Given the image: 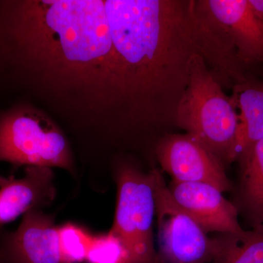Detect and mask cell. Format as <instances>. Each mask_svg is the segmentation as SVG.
<instances>
[{
	"instance_id": "6da1fadb",
	"label": "cell",
	"mask_w": 263,
	"mask_h": 263,
	"mask_svg": "<svg viewBox=\"0 0 263 263\" xmlns=\"http://www.w3.org/2000/svg\"><path fill=\"white\" fill-rule=\"evenodd\" d=\"M112 56L105 0H0V110L40 95L109 122Z\"/></svg>"
},
{
	"instance_id": "7a4b0ae2",
	"label": "cell",
	"mask_w": 263,
	"mask_h": 263,
	"mask_svg": "<svg viewBox=\"0 0 263 263\" xmlns=\"http://www.w3.org/2000/svg\"><path fill=\"white\" fill-rule=\"evenodd\" d=\"M113 46L110 124L176 126L190 64L212 60L209 29L195 0H105Z\"/></svg>"
},
{
	"instance_id": "3957f363",
	"label": "cell",
	"mask_w": 263,
	"mask_h": 263,
	"mask_svg": "<svg viewBox=\"0 0 263 263\" xmlns=\"http://www.w3.org/2000/svg\"><path fill=\"white\" fill-rule=\"evenodd\" d=\"M238 125L234 100L226 94L202 55L195 54L176 114V127L206 147L226 168L237 160Z\"/></svg>"
},
{
	"instance_id": "277c9868",
	"label": "cell",
	"mask_w": 263,
	"mask_h": 263,
	"mask_svg": "<svg viewBox=\"0 0 263 263\" xmlns=\"http://www.w3.org/2000/svg\"><path fill=\"white\" fill-rule=\"evenodd\" d=\"M0 162L17 167L73 168L65 136L46 114L30 103L0 110Z\"/></svg>"
},
{
	"instance_id": "5b68a950",
	"label": "cell",
	"mask_w": 263,
	"mask_h": 263,
	"mask_svg": "<svg viewBox=\"0 0 263 263\" xmlns=\"http://www.w3.org/2000/svg\"><path fill=\"white\" fill-rule=\"evenodd\" d=\"M118 197L112 233L129 251L133 263H162L155 249V181L152 171L144 174L129 164L117 173Z\"/></svg>"
},
{
	"instance_id": "8992f818",
	"label": "cell",
	"mask_w": 263,
	"mask_h": 263,
	"mask_svg": "<svg viewBox=\"0 0 263 263\" xmlns=\"http://www.w3.org/2000/svg\"><path fill=\"white\" fill-rule=\"evenodd\" d=\"M158 253L162 263H210L219 252L218 237L211 238L195 219L175 202L163 176L152 169Z\"/></svg>"
},
{
	"instance_id": "52a82bcc",
	"label": "cell",
	"mask_w": 263,
	"mask_h": 263,
	"mask_svg": "<svg viewBox=\"0 0 263 263\" xmlns=\"http://www.w3.org/2000/svg\"><path fill=\"white\" fill-rule=\"evenodd\" d=\"M157 155L162 170L174 181L208 183L222 193L231 190L224 165L187 133L166 135L159 141Z\"/></svg>"
},
{
	"instance_id": "ba28073f",
	"label": "cell",
	"mask_w": 263,
	"mask_h": 263,
	"mask_svg": "<svg viewBox=\"0 0 263 263\" xmlns=\"http://www.w3.org/2000/svg\"><path fill=\"white\" fill-rule=\"evenodd\" d=\"M199 3L228 37L243 65L263 64V24L249 0H199Z\"/></svg>"
},
{
	"instance_id": "9c48e42d",
	"label": "cell",
	"mask_w": 263,
	"mask_h": 263,
	"mask_svg": "<svg viewBox=\"0 0 263 263\" xmlns=\"http://www.w3.org/2000/svg\"><path fill=\"white\" fill-rule=\"evenodd\" d=\"M58 229L51 216L26 213L18 229L0 236V263H62Z\"/></svg>"
},
{
	"instance_id": "30bf717a",
	"label": "cell",
	"mask_w": 263,
	"mask_h": 263,
	"mask_svg": "<svg viewBox=\"0 0 263 263\" xmlns=\"http://www.w3.org/2000/svg\"><path fill=\"white\" fill-rule=\"evenodd\" d=\"M168 190L175 202L195 219L205 233L237 234L243 232L238 209L215 186L173 180Z\"/></svg>"
},
{
	"instance_id": "8fae6325",
	"label": "cell",
	"mask_w": 263,
	"mask_h": 263,
	"mask_svg": "<svg viewBox=\"0 0 263 263\" xmlns=\"http://www.w3.org/2000/svg\"><path fill=\"white\" fill-rule=\"evenodd\" d=\"M55 194L51 168L29 166L23 178H13L0 189V224L47 205L53 201Z\"/></svg>"
},
{
	"instance_id": "7c38bea8",
	"label": "cell",
	"mask_w": 263,
	"mask_h": 263,
	"mask_svg": "<svg viewBox=\"0 0 263 263\" xmlns=\"http://www.w3.org/2000/svg\"><path fill=\"white\" fill-rule=\"evenodd\" d=\"M233 89L232 98L239 110L237 160L241 162L263 138V81L247 76Z\"/></svg>"
},
{
	"instance_id": "4fadbf2b",
	"label": "cell",
	"mask_w": 263,
	"mask_h": 263,
	"mask_svg": "<svg viewBox=\"0 0 263 263\" xmlns=\"http://www.w3.org/2000/svg\"><path fill=\"white\" fill-rule=\"evenodd\" d=\"M239 190L240 208L252 227L263 224V138L245 160Z\"/></svg>"
},
{
	"instance_id": "5bb4252c",
	"label": "cell",
	"mask_w": 263,
	"mask_h": 263,
	"mask_svg": "<svg viewBox=\"0 0 263 263\" xmlns=\"http://www.w3.org/2000/svg\"><path fill=\"white\" fill-rule=\"evenodd\" d=\"M218 239L219 252L213 263H263V224Z\"/></svg>"
},
{
	"instance_id": "9a60e30c",
	"label": "cell",
	"mask_w": 263,
	"mask_h": 263,
	"mask_svg": "<svg viewBox=\"0 0 263 263\" xmlns=\"http://www.w3.org/2000/svg\"><path fill=\"white\" fill-rule=\"evenodd\" d=\"M59 246L62 263L86 261L93 236L75 224H65L58 229Z\"/></svg>"
},
{
	"instance_id": "2e32d148",
	"label": "cell",
	"mask_w": 263,
	"mask_h": 263,
	"mask_svg": "<svg viewBox=\"0 0 263 263\" xmlns=\"http://www.w3.org/2000/svg\"><path fill=\"white\" fill-rule=\"evenodd\" d=\"M86 261L88 263H133L129 251L111 231L93 236Z\"/></svg>"
},
{
	"instance_id": "e0dca14e",
	"label": "cell",
	"mask_w": 263,
	"mask_h": 263,
	"mask_svg": "<svg viewBox=\"0 0 263 263\" xmlns=\"http://www.w3.org/2000/svg\"><path fill=\"white\" fill-rule=\"evenodd\" d=\"M249 3L254 14L263 24V0H249Z\"/></svg>"
},
{
	"instance_id": "ac0fdd59",
	"label": "cell",
	"mask_w": 263,
	"mask_h": 263,
	"mask_svg": "<svg viewBox=\"0 0 263 263\" xmlns=\"http://www.w3.org/2000/svg\"><path fill=\"white\" fill-rule=\"evenodd\" d=\"M13 179V177L6 178L3 177V176H0V187L2 186H5V184H7L10 180Z\"/></svg>"
}]
</instances>
